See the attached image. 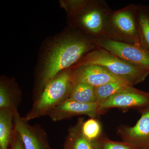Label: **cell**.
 I'll use <instances>...</instances> for the list:
<instances>
[{
  "label": "cell",
  "mask_w": 149,
  "mask_h": 149,
  "mask_svg": "<svg viewBox=\"0 0 149 149\" xmlns=\"http://www.w3.org/2000/svg\"><path fill=\"white\" fill-rule=\"evenodd\" d=\"M149 105V93L130 86L116 93L100 105L101 113L111 108L141 109Z\"/></svg>",
  "instance_id": "obj_7"
},
{
  "label": "cell",
  "mask_w": 149,
  "mask_h": 149,
  "mask_svg": "<svg viewBox=\"0 0 149 149\" xmlns=\"http://www.w3.org/2000/svg\"><path fill=\"white\" fill-rule=\"evenodd\" d=\"M136 4H130L116 10H112L106 24V39L140 44L136 18Z\"/></svg>",
  "instance_id": "obj_5"
},
{
  "label": "cell",
  "mask_w": 149,
  "mask_h": 149,
  "mask_svg": "<svg viewBox=\"0 0 149 149\" xmlns=\"http://www.w3.org/2000/svg\"><path fill=\"white\" fill-rule=\"evenodd\" d=\"M49 149H50V148Z\"/></svg>",
  "instance_id": "obj_22"
},
{
  "label": "cell",
  "mask_w": 149,
  "mask_h": 149,
  "mask_svg": "<svg viewBox=\"0 0 149 149\" xmlns=\"http://www.w3.org/2000/svg\"><path fill=\"white\" fill-rule=\"evenodd\" d=\"M72 27L95 40L106 39L108 18L111 11L104 0H72L62 1Z\"/></svg>",
  "instance_id": "obj_2"
},
{
  "label": "cell",
  "mask_w": 149,
  "mask_h": 149,
  "mask_svg": "<svg viewBox=\"0 0 149 149\" xmlns=\"http://www.w3.org/2000/svg\"><path fill=\"white\" fill-rule=\"evenodd\" d=\"M71 69L74 84L85 83L96 88L112 82H127L115 76L100 65H84Z\"/></svg>",
  "instance_id": "obj_9"
},
{
  "label": "cell",
  "mask_w": 149,
  "mask_h": 149,
  "mask_svg": "<svg viewBox=\"0 0 149 149\" xmlns=\"http://www.w3.org/2000/svg\"><path fill=\"white\" fill-rule=\"evenodd\" d=\"M81 129L84 136L92 142L101 137V125L100 122L95 118H91L85 121L83 119Z\"/></svg>",
  "instance_id": "obj_18"
},
{
  "label": "cell",
  "mask_w": 149,
  "mask_h": 149,
  "mask_svg": "<svg viewBox=\"0 0 149 149\" xmlns=\"http://www.w3.org/2000/svg\"><path fill=\"white\" fill-rule=\"evenodd\" d=\"M84 65L103 67L115 76L127 81L133 86L143 82L149 75L148 70L134 66L99 47L85 56L74 67Z\"/></svg>",
  "instance_id": "obj_4"
},
{
  "label": "cell",
  "mask_w": 149,
  "mask_h": 149,
  "mask_svg": "<svg viewBox=\"0 0 149 149\" xmlns=\"http://www.w3.org/2000/svg\"><path fill=\"white\" fill-rule=\"evenodd\" d=\"M74 85L72 69L59 73L46 84L22 118L28 122L47 115L51 110L69 99Z\"/></svg>",
  "instance_id": "obj_3"
},
{
  "label": "cell",
  "mask_w": 149,
  "mask_h": 149,
  "mask_svg": "<svg viewBox=\"0 0 149 149\" xmlns=\"http://www.w3.org/2000/svg\"><path fill=\"white\" fill-rule=\"evenodd\" d=\"M68 100L83 103H96L95 87L85 83L74 84Z\"/></svg>",
  "instance_id": "obj_16"
},
{
  "label": "cell",
  "mask_w": 149,
  "mask_h": 149,
  "mask_svg": "<svg viewBox=\"0 0 149 149\" xmlns=\"http://www.w3.org/2000/svg\"><path fill=\"white\" fill-rule=\"evenodd\" d=\"M98 48L95 40L73 28L54 40L45 51L37 77L38 91L57 74L72 69L92 51Z\"/></svg>",
  "instance_id": "obj_1"
},
{
  "label": "cell",
  "mask_w": 149,
  "mask_h": 149,
  "mask_svg": "<svg viewBox=\"0 0 149 149\" xmlns=\"http://www.w3.org/2000/svg\"><path fill=\"white\" fill-rule=\"evenodd\" d=\"M140 149H149V147L148 148H144Z\"/></svg>",
  "instance_id": "obj_21"
},
{
  "label": "cell",
  "mask_w": 149,
  "mask_h": 149,
  "mask_svg": "<svg viewBox=\"0 0 149 149\" xmlns=\"http://www.w3.org/2000/svg\"><path fill=\"white\" fill-rule=\"evenodd\" d=\"M21 95L12 82L1 80L0 83V109L17 111L21 102Z\"/></svg>",
  "instance_id": "obj_12"
},
{
  "label": "cell",
  "mask_w": 149,
  "mask_h": 149,
  "mask_svg": "<svg viewBox=\"0 0 149 149\" xmlns=\"http://www.w3.org/2000/svg\"><path fill=\"white\" fill-rule=\"evenodd\" d=\"M139 110L141 116L136 124L132 127L121 126L118 130L123 141L136 149L149 147V105Z\"/></svg>",
  "instance_id": "obj_10"
},
{
  "label": "cell",
  "mask_w": 149,
  "mask_h": 149,
  "mask_svg": "<svg viewBox=\"0 0 149 149\" xmlns=\"http://www.w3.org/2000/svg\"><path fill=\"white\" fill-rule=\"evenodd\" d=\"M83 119L80 118L73 126L68 128L63 149H95L91 141L83 135L81 129Z\"/></svg>",
  "instance_id": "obj_13"
},
{
  "label": "cell",
  "mask_w": 149,
  "mask_h": 149,
  "mask_svg": "<svg viewBox=\"0 0 149 149\" xmlns=\"http://www.w3.org/2000/svg\"><path fill=\"white\" fill-rule=\"evenodd\" d=\"M132 86L125 81L112 82L95 88L96 103L100 104L111 96Z\"/></svg>",
  "instance_id": "obj_17"
},
{
  "label": "cell",
  "mask_w": 149,
  "mask_h": 149,
  "mask_svg": "<svg viewBox=\"0 0 149 149\" xmlns=\"http://www.w3.org/2000/svg\"><path fill=\"white\" fill-rule=\"evenodd\" d=\"M14 129L24 149H49L45 131L38 124L31 125L20 116L18 111L14 115Z\"/></svg>",
  "instance_id": "obj_8"
},
{
  "label": "cell",
  "mask_w": 149,
  "mask_h": 149,
  "mask_svg": "<svg viewBox=\"0 0 149 149\" xmlns=\"http://www.w3.org/2000/svg\"><path fill=\"white\" fill-rule=\"evenodd\" d=\"M14 112L10 109H0V149H8L12 141Z\"/></svg>",
  "instance_id": "obj_14"
},
{
  "label": "cell",
  "mask_w": 149,
  "mask_h": 149,
  "mask_svg": "<svg viewBox=\"0 0 149 149\" xmlns=\"http://www.w3.org/2000/svg\"><path fill=\"white\" fill-rule=\"evenodd\" d=\"M99 108L100 105L97 103H83L68 100L51 110L47 116L54 122L83 115L95 118L102 114Z\"/></svg>",
  "instance_id": "obj_11"
},
{
  "label": "cell",
  "mask_w": 149,
  "mask_h": 149,
  "mask_svg": "<svg viewBox=\"0 0 149 149\" xmlns=\"http://www.w3.org/2000/svg\"><path fill=\"white\" fill-rule=\"evenodd\" d=\"M92 143L95 149H136L132 145L124 141H113L101 136Z\"/></svg>",
  "instance_id": "obj_19"
},
{
  "label": "cell",
  "mask_w": 149,
  "mask_h": 149,
  "mask_svg": "<svg viewBox=\"0 0 149 149\" xmlns=\"http://www.w3.org/2000/svg\"><path fill=\"white\" fill-rule=\"evenodd\" d=\"M136 18L140 44L149 52V5L136 4Z\"/></svg>",
  "instance_id": "obj_15"
},
{
  "label": "cell",
  "mask_w": 149,
  "mask_h": 149,
  "mask_svg": "<svg viewBox=\"0 0 149 149\" xmlns=\"http://www.w3.org/2000/svg\"><path fill=\"white\" fill-rule=\"evenodd\" d=\"M11 143L10 149H24L21 139L15 129Z\"/></svg>",
  "instance_id": "obj_20"
},
{
  "label": "cell",
  "mask_w": 149,
  "mask_h": 149,
  "mask_svg": "<svg viewBox=\"0 0 149 149\" xmlns=\"http://www.w3.org/2000/svg\"><path fill=\"white\" fill-rule=\"evenodd\" d=\"M102 48L134 66L149 70V52L141 44L118 42L109 39L95 40Z\"/></svg>",
  "instance_id": "obj_6"
}]
</instances>
